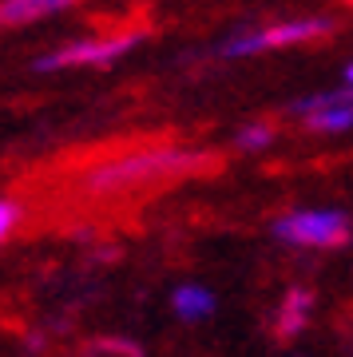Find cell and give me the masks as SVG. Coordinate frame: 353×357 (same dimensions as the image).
<instances>
[{"instance_id":"6da1fadb","label":"cell","mask_w":353,"mask_h":357,"mask_svg":"<svg viewBox=\"0 0 353 357\" xmlns=\"http://www.w3.org/2000/svg\"><path fill=\"white\" fill-rule=\"evenodd\" d=\"M206 155L183 151V147H147V151L123 155L112 163H100L88 171V191L96 195H115V191H131L139 183H155V178H171V175H187L195 167H202Z\"/></svg>"},{"instance_id":"7a4b0ae2","label":"cell","mask_w":353,"mask_h":357,"mask_svg":"<svg viewBox=\"0 0 353 357\" xmlns=\"http://www.w3.org/2000/svg\"><path fill=\"white\" fill-rule=\"evenodd\" d=\"M274 238L310 250H338L353 238V227L341 211H294L274 222Z\"/></svg>"},{"instance_id":"3957f363","label":"cell","mask_w":353,"mask_h":357,"mask_svg":"<svg viewBox=\"0 0 353 357\" xmlns=\"http://www.w3.org/2000/svg\"><path fill=\"white\" fill-rule=\"evenodd\" d=\"M333 32V20L326 16H306V20H290V24H274V28H258V32H242V36H230L218 56L223 60H242V56H258L266 48H290V44H306V40H317Z\"/></svg>"},{"instance_id":"277c9868","label":"cell","mask_w":353,"mask_h":357,"mask_svg":"<svg viewBox=\"0 0 353 357\" xmlns=\"http://www.w3.org/2000/svg\"><path fill=\"white\" fill-rule=\"evenodd\" d=\"M139 44V36H115V40H84V44H68V48L40 56L36 68L52 72V68H80V64H112L123 52H131Z\"/></svg>"},{"instance_id":"5b68a950","label":"cell","mask_w":353,"mask_h":357,"mask_svg":"<svg viewBox=\"0 0 353 357\" xmlns=\"http://www.w3.org/2000/svg\"><path fill=\"white\" fill-rule=\"evenodd\" d=\"M310 310H314V294L302 290V286H294V290L282 298V306H278L274 333L282 337V342H294V337L306 330V321H310Z\"/></svg>"},{"instance_id":"8992f818","label":"cell","mask_w":353,"mask_h":357,"mask_svg":"<svg viewBox=\"0 0 353 357\" xmlns=\"http://www.w3.org/2000/svg\"><path fill=\"white\" fill-rule=\"evenodd\" d=\"M76 0H0V28L8 24H28V20H40L48 13H60Z\"/></svg>"},{"instance_id":"52a82bcc","label":"cell","mask_w":353,"mask_h":357,"mask_svg":"<svg viewBox=\"0 0 353 357\" xmlns=\"http://www.w3.org/2000/svg\"><path fill=\"white\" fill-rule=\"evenodd\" d=\"M171 302H175V314L187 321H199V318H211L215 314V294L206 290V286H195V282L179 286Z\"/></svg>"},{"instance_id":"ba28073f","label":"cell","mask_w":353,"mask_h":357,"mask_svg":"<svg viewBox=\"0 0 353 357\" xmlns=\"http://www.w3.org/2000/svg\"><path fill=\"white\" fill-rule=\"evenodd\" d=\"M306 128L310 131H350L353 128V103H329L322 112L306 115Z\"/></svg>"},{"instance_id":"9c48e42d","label":"cell","mask_w":353,"mask_h":357,"mask_svg":"<svg viewBox=\"0 0 353 357\" xmlns=\"http://www.w3.org/2000/svg\"><path fill=\"white\" fill-rule=\"evenodd\" d=\"M242 151H266L270 143H274V128L270 123H250V128L239 131V139H234Z\"/></svg>"},{"instance_id":"30bf717a","label":"cell","mask_w":353,"mask_h":357,"mask_svg":"<svg viewBox=\"0 0 353 357\" xmlns=\"http://www.w3.org/2000/svg\"><path fill=\"white\" fill-rule=\"evenodd\" d=\"M16 222H20V206L13 199H0V243L16 230Z\"/></svg>"}]
</instances>
